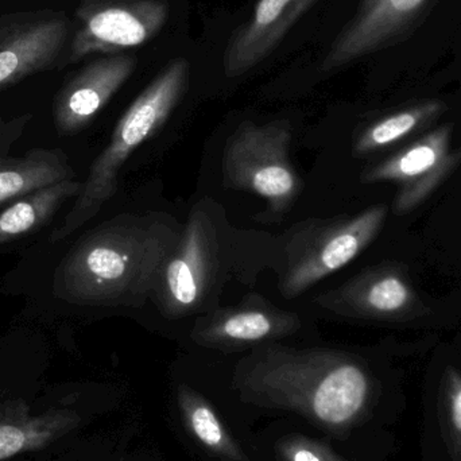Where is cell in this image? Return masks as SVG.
<instances>
[{
    "label": "cell",
    "instance_id": "ba28073f",
    "mask_svg": "<svg viewBox=\"0 0 461 461\" xmlns=\"http://www.w3.org/2000/svg\"><path fill=\"white\" fill-rule=\"evenodd\" d=\"M451 127H438L395 156L371 167L363 176L365 183L393 181L400 184L394 212L403 213L421 204L441 181L459 164L461 151H449Z\"/></svg>",
    "mask_w": 461,
    "mask_h": 461
},
{
    "label": "cell",
    "instance_id": "ffe728a7",
    "mask_svg": "<svg viewBox=\"0 0 461 461\" xmlns=\"http://www.w3.org/2000/svg\"><path fill=\"white\" fill-rule=\"evenodd\" d=\"M441 413L449 448L456 459L461 460V374L449 367L444 374Z\"/></svg>",
    "mask_w": 461,
    "mask_h": 461
},
{
    "label": "cell",
    "instance_id": "9c48e42d",
    "mask_svg": "<svg viewBox=\"0 0 461 461\" xmlns=\"http://www.w3.org/2000/svg\"><path fill=\"white\" fill-rule=\"evenodd\" d=\"M70 22L62 13L32 15L0 27V89L53 69L68 51Z\"/></svg>",
    "mask_w": 461,
    "mask_h": 461
},
{
    "label": "cell",
    "instance_id": "ac0fdd59",
    "mask_svg": "<svg viewBox=\"0 0 461 461\" xmlns=\"http://www.w3.org/2000/svg\"><path fill=\"white\" fill-rule=\"evenodd\" d=\"M177 402L186 430L208 454L224 461H249L243 449L230 438L215 409L199 393L181 384Z\"/></svg>",
    "mask_w": 461,
    "mask_h": 461
},
{
    "label": "cell",
    "instance_id": "7a4b0ae2",
    "mask_svg": "<svg viewBox=\"0 0 461 461\" xmlns=\"http://www.w3.org/2000/svg\"><path fill=\"white\" fill-rule=\"evenodd\" d=\"M235 384L251 402L297 411L333 430L354 424L371 393L360 363L327 349L267 347L240 365Z\"/></svg>",
    "mask_w": 461,
    "mask_h": 461
},
{
    "label": "cell",
    "instance_id": "e0dca14e",
    "mask_svg": "<svg viewBox=\"0 0 461 461\" xmlns=\"http://www.w3.org/2000/svg\"><path fill=\"white\" fill-rule=\"evenodd\" d=\"M83 183L75 178L30 192L0 211V246L42 229L72 199H77Z\"/></svg>",
    "mask_w": 461,
    "mask_h": 461
},
{
    "label": "cell",
    "instance_id": "52a82bcc",
    "mask_svg": "<svg viewBox=\"0 0 461 461\" xmlns=\"http://www.w3.org/2000/svg\"><path fill=\"white\" fill-rule=\"evenodd\" d=\"M216 265L218 239L212 221L204 211L194 210L154 290L164 314L183 317L197 311L207 297Z\"/></svg>",
    "mask_w": 461,
    "mask_h": 461
},
{
    "label": "cell",
    "instance_id": "7c38bea8",
    "mask_svg": "<svg viewBox=\"0 0 461 461\" xmlns=\"http://www.w3.org/2000/svg\"><path fill=\"white\" fill-rule=\"evenodd\" d=\"M317 2L259 0L251 18L230 35L223 54L224 75L240 77L258 67Z\"/></svg>",
    "mask_w": 461,
    "mask_h": 461
},
{
    "label": "cell",
    "instance_id": "7402d4cb",
    "mask_svg": "<svg viewBox=\"0 0 461 461\" xmlns=\"http://www.w3.org/2000/svg\"><path fill=\"white\" fill-rule=\"evenodd\" d=\"M378 2L379 0H362V2H360L359 8H357V11L368 10V8L373 7V5Z\"/></svg>",
    "mask_w": 461,
    "mask_h": 461
},
{
    "label": "cell",
    "instance_id": "d6986e66",
    "mask_svg": "<svg viewBox=\"0 0 461 461\" xmlns=\"http://www.w3.org/2000/svg\"><path fill=\"white\" fill-rule=\"evenodd\" d=\"M443 108V103L440 102L422 103L375 122L357 138L355 153H373L379 149L394 145L440 115Z\"/></svg>",
    "mask_w": 461,
    "mask_h": 461
},
{
    "label": "cell",
    "instance_id": "44dd1931",
    "mask_svg": "<svg viewBox=\"0 0 461 461\" xmlns=\"http://www.w3.org/2000/svg\"><path fill=\"white\" fill-rule=\"evenodd\" d=\"M276 454L281 461H346L321 441L301 435L281 438Z\"/></svg>",
    "mask_w": 461,
    "mask_h": 461
},
{
    "label": "cell",
    "instance_id": "8fae6325",
    "mask_svg": "<svg viewBox=\"0 0 461 461\" xmlns=\"http://www.w3.org/2000/svg\"><path fill=\"white\" fill-rule=\"evenodd\" d=\"M297 314L284 312L260 298L230 308L218 309L197 320L192 338L213 348H243L276 340L300 328Z\"/></svg>",
    "mask_w": 461,
    "mask_h": 461
},
{
    "label": "cell",
    "instance_id": "9a60e30c",
    "mask_svg": "<svg viewBox=\"0 0 461 461\" xmlns=\"http://www.w3.org/2000/svg\"><path fill=\"white\" fill-rule=\"evenodd\" d=\"M428 0H379L366 11H357L352 21L335 38L321 62L322 72L339 69L362 59L390 40L427 5Z\"/></svg>",
    "mask_w": 461,
    "mask_h": 461
},
{
    "label": "cell",
    "instance_id": "2e32d148",
    "mask_svg": "<svg viewBox=\"0 0 461 461\" xmlns=\"http://www.w3.org/2000/svg\"><path fill=\"white\" fill-rule=\"evenodd\" d=\"M78 424L80 416L67 409L30 416V408L23 401L0 403V461L45 448Z\"/></svg>",
    "mask_w": 461,
    "mask_h": 461
},
{
    "label": "cell",
    "instance_id": "6da1fadb",
    "mask_svg": "<svg viewBox=\"0 0 461 461\" xmlns=\"http://www.w3.org/2000/svg\"><path fill=\"white\" fill-rule=\"evenodd\" d=\"M181 230L159 218L121 216L84 235L59 263L54 292L78 305H135L156 290Z\"/></svg>",
    "mask_w": 461,
    "mask_h": 461
},
{
    "label": "cell",
    "instance_id": "5bb4252c",
    "mask_svg": "<svg viewBox=\"0 0 461 461\" xmlns=\"http://www.w3.org/2000/svg\"><path fill=\"white\" fill-rule=\"evenodd\" d=\"M317 303L343 316L376 320L409 317L420 306L405 276L393 268L363 273L340 289L321 295Z\"/></svg>",
    "mask_w": 461,
    "mask_h": 461
},
{
    "label": "cell",
    "instance_id": "3957f363",
    "mask_svg": "<svg viewBox=\"0 0 461 461\" xmlns=\"http://www.w3.org/2000/svg\"><path fill=\"white\" fill-rule=\"evenodd\" d=\"M191 64L188 59L170 62L148 88L131 103L119 119L110 142L95 159L83 189L51 240L59 241L88 223L118 189V176L131 154L158 131L177 107L188 86Z\"/></svg>",
    "mask_w": 461,
    "mask_h": 461
},
{
    "label": "cell",
    "instance_id": "5b68a950",
    "mask_svg": "<svg viewBox=\"0 0 461 461\" xmlns=\"http://www.w3.org/2000/svg\"><path fill=\"white\" fill-rule=\"evenodd\" d=\"M387 208H368L348 219L294 236L287 249V263L279 281L286 298H294L313 285L348 265L378 235Z\"/></svg>",
    "mask_w": 461,
    "mask_h": 461
},
{
    "label": "cell",
    "instance_id": "30bf717a",
    "mask_svg": "<svg viewBox=\"0 0 461 461\" xmlns=\"http://www.w3.org/2000/svg\"><path fill=\"white\" fill-rule=\"evenodd\" d=\"M137 67V57L116 54L84 68L57 96L54 126L59 134L73 135L88 127Z\"/></svg>",
    "mask_w": 461,
    "mask_h": 461
},
{
    "label": "cell",
    "instance_id": "8992f818",
    "mask_svg": "<svg viewBox=\"0 0 461 461\" xmlns=\"http://www.w3.org/2000/svg\"><path fill=\"white\" fill-rule=\"evenodd\" d=\"M169 14L165 0H91L78 11L80 26L68 48L67 62L145 45L161 32Z\"/></svg>",
    "mask_w": 461,
    "mask_h": 461
},
{
    "label": "cell",
    "instance_id": "4fadbf2b",
    "mask_svg": "<svg viewBox=\"0 0 461 461\" xmlns=\"http://www.w3.org/2000/svg\"><path fill=\"white\" fill-rule=\"evenodd\" d=\"M32 119V113L0 118V204L76 177L61 149L37 148L23 154L13 153Z\"/></svg>",
    "mask_w": 461,
    "mask_h": 461
},
{
    "label": "cell",
    "instance_id": "277c9868",
    "mask_svg": "<svg viewBox=\"0 0 461 461\" xmlns=\"http://www.w3.org/2000/svg\"><path fill=\"white\" fill-rule=\"evenodd\" d=\"M290 142L292 126L287 121L239 124L224 149L227 185L258 194L267 200L273 212L284 213L300 192V180L289 159Z\"/></svg>",
    "mask_w": 461,
    "mask_h": 461
}]
</instances>
